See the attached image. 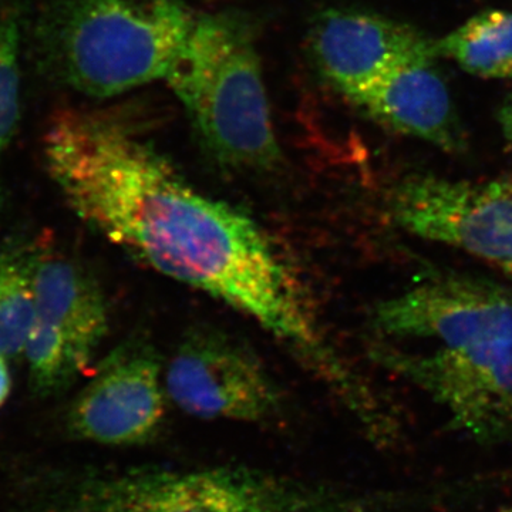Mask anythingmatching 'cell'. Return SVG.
<instances>
[{
	"instance_id": "6da1fadb",
	"label": "cell",
	"mask_w": 512,
	"mask_h": 512,
	"mask_svg": "<svg viewBox=\"0 0 512 512\" xmlns=\"http://www.w3.org/2000/svg\"><path fill=\"white\" fill-rule=\"evenodd\" d=\"M42 151L53 183L86 224L158 274L255 320L353 419L376 409L379 396L332 348L268 232L188 183L123 114L59 110Z\"/></svg>"
},
{
	"instance_id": "7a4b0ae2",
	"label": "cell",
	"mask_w": 512,
	"mask_h": 512,
	"mask_svg": "<svg viewBox=\"0 0 512 512\" xmlns=\"http://www.w3.org/2000/svg\"><path fill=\"white\" fill-rule=\"evenodd\" d=\"M420 501L244 466L57 468L23 481L19 512H397Z\"/></svg>"
},
{
	"instance_id": "3957f363",
	"label": "cell",
	"mask_w": 512,
	"mask_h": 512,
	"mask_svg": "<svg viewBox=\"0 0 512 512\" xmlns=\"http://www.w3.org/2000/svg\"><path fill=\"white\" fill-rule=\"evenodd\" d=\"M195 22L183 0H46L33 53L53 83L113 99L167 79Z\"/></svg>"
},
{
	"instance_id": "277c9868",
	"label": "cell",
	"mask_w": 512,
	"mask_h": 512,
	"mask_svg": "<svg viewBox=\"0 0 512 512\" xmlns=\"http://www.w3.org/2000/svg\"><path fill=\"white\" fill-rule=\"evenodd\" d=\"M165 82L221 167L269 171L282 160L251 25L232 13L197 16Z\"/></svg>"
},
{
	"instance_id": "5b68a950",
	"label": "cell",
	"mask_w": 512,
	"mask_h": 512,
	"mask_svg": "<svg viewBox=\"0 0 512 512\" xmlns=\"http://www.w3.org/2000/svg\"><path fill=\"white\" fill-rule=\"evenodd\" d=\"M107 332L109 308L99 282L79 261L42 241L23 352L33 392L46 399L66 392L93 362Z\"/></svg>"
},
{
	"instance_id": "8992f818",
	"label": "cell",
	"mask_w": 512,
	"mask_h": 512,
	"mask_svg": "<svg viewBox=\"0 0 512 512\" xmlns=\"http://www.w3.org/2000/svg\"><path fill=\"white\" fill-rule=\"evenodd\" d=\"M372 356L390 372L419 387L450 426L481 446L512 437V340L412 353L375 346Z\"/></svg>"
},
{
	"instance_id": "52a82bcc",
	"label": "cell",
	"mask_w": 512,
	"mask_h": 512,
	"mask_svg": "<svg viewBox=\"0 0 512 512\" xmlns=\"http://www.w3.org/2000/svg\"><path fill=\"white\" fill-rule=\"evenodd\" d=\"M389 204L394 221L414 237L466 252L512 276V175H407L394 185Z\"/></svg>"
},
{
	"instance_id": "ba28073f",
	"label": "cell",
	"mask_w": 512,
	"mask_h": 512,
	"mask_svg": "<svg viewBox=\"0 0 512 512\" xmlns=\"http://www.w3.org/2000/svg\"><path fill=\"white\" fill-rule=\"evenodd\" d=\"M165 394L202 420L262 424L284 412L281 390L258 356L208 326L188 330L164 370Z\"/></svg>"
},
{
	"instance_id": "9c48e42d",
	"label": "cell",
	"mask_w": 512,
	"mask_h": 512,
	"mask_svg": "<svg viewBox=\"0 0 512 512\" xmlns=\"http://www.w3.org/2000/svg\"><path fill=\"white\" fill-rule=\"evenodd\" d=\"M165 396L157 350L147 340H128L100 363L70 404L67 433L97 446H144L163 427Z\"/></svg>"
},
{
	"instance_id": "30bf717a",
	"label": "cell",
	"mask_w": 512,
	"mask_h": 512,
	"mask_svg": "<svg viewBox=\"0 0 512 512\" xmlns=\"http://www.w3.org/2000/svg\"><path fill=\"white\" fill-rule=\"evenodd\" d=\"M373 325L392 338L429 339L441 348L512 340V292L473 276H439L377 303Z\"/></svg>"
},
{
	"instance_id": "8fae6325",
	"label": "cell",
	"mask_w": 512,
	"mask_h": 512,
	"mask_svg": "<svg viewBox=\"0 0 512 512\" xmlns=\"http://www.w3.org/2000/svg\"><path fill=\"white\" fill-rule=\"evenodd\" d=\"M309 47L320 74L348 99L403 60L434 55L433 40L412 26L346 9H330L316 19Z\"/></svg>"
},
{
	"instance_id": "7c38bea8",
	"label": "cell",
	"mask_w": 512,
	"mask_h": 512,
	"mask_svg": "<svg viewBox=\"0 0 512 512\" xmlns=\"http://www.w3.org/2000/svg\"><path fill=\"white\" fill-rule=\"evenodd\" d=\"M433 53L403 60L349 100L382 126L446 153L466 150V133Z\"/></svg>"
},
{
	"instance_id": "4fadbf2b",
	"label": "cell",
	"mask_w": 512,
	"mask_h": 512,
	"mask_svg": "<svg viewBox=\"0 0 512 512\" xmlns=\"http://www.w3.org/2000/svg\"><path fill=\"white\" fill-rule=\"evenodd\" d=\"M40 244L25 237L0 244V355L6 359L22 355L28 342Z\"/></svg>"
},
{
	"instance_id": "5bb4252c",
	"label": "cell",
	"mask_w": 512,
	"mask_h": 512,
	"mask_svg": "<svg viewBox=\"0 0 512 512\" xmlns=\"http://www.w3.org/2000/svg\"><path fill=\"white\" fill-rule=\"evenodd\" d=\"M434 56L447 57L483 79L512 77V12L485 10L447 36L433 40Z\"/></svg>"
},
{
	"instance_id": "9a60e30c",
	"label": "cell",
	"mask_w": 512,
	"mask_h": 512,
	"mask_svg": "<svg viewBox=\"0 0 512 512\" xmlns=\"http://www.w3.org/2000/svg\"><path fill=\"white\" fill-rule=\"evenodd\" d=\"M22 35L19 6L0 0V204L3 160L22 117Z\"/></svg>"
},
{
	"instance_id": "2e32d148",
	"label": "cell",
	"mask_w": 512,
	"mask_h": 512,
	"mask_svg": "<svg viewBox=\"0 0 512 512\" xmlns=\"http://www.w3.org/2000/svg\"><path fill=\"white\" fill-rule=\"evenodd\" d=\"M498 123L505 140L512 146V93L504 100L503 106L498 111Z\"/></svg>"
},
{
	"instance_id": "e0dca14e",
	"label": "cell",
	"mask_w": 512,
	"mask_h": 512,
	"mask_svg": "<svg viewBox=\"0 0 512 512\" xmlns=\"http://www.w3.org/2000/svg\"><path fill=\"white\" fill-rule=\"evenodd\" d=\"M12 392V376L8 366V359L0 355V409L8 402Z\"/></svg>"
},
{
	"instance_id": "ac0fdd59",
	"label": "cell",
	"mask_w": 512,
	"mask_h": 512,
	"mask_svg": "<svg viewBox=\"0 0 512 512\" xmlns=\"http://www.w3.org/2000/svg\"><path fill=\"white\" fill-rule=\"evenodd\" d=\"M494 512H512V500L508 501L507 504H504L503 507L498 508V510Z\"/></svg>"
}]
</instances>
